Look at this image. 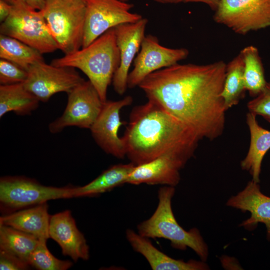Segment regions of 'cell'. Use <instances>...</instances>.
Segmentation results:
<instances>
[{"mask_svg":"<svg viewBox=\"0 0 270 270\" xmlns=\"http://www.w3.org/2000/svg\"><path fill=\"white\" fill-rule=\"evenodd\" d=\"M226 66L222 60L204 65L177 63L150 74L138 86L148 100L162 106L200 140H212L225 126L221 94Z\"/></svg>","mask_w":270,"mask_h":270,"instance_id":"obj_1","label":"cell"},{"mask_svg":"<svg viewBox=\"0 0 270 270\" xmlns=\"http://www.w3.org/2000/svg\"><path fill=\"white\" fill-rule=\"evenodd\" d=\"M122 138L126 156L136 166L172 150L195 152L200 140L194 130L150 100L132 109Z\"/></svg>","mask_w":270,"mask_h":270,"instance_id":"obj_2","label":"cell"},{"mask_svg":"<svg viewBox=\"0 0 270 270\" xmlns=\"http://www.w3.org/2000/svg\"><path fill=\"white\" fill-rule=\"evenodd\" d=\"M120 63V50L113 28L88 46L54 59L51 64L82 71L104 102L108 100V87L112 81Z\"/></svg>","mask_w":270,"mask_h":270,"instance_id":"obj_3","label":"cell"},{"mask_svg":"<svg viewBox=\"0 0 270 270\" xmlns=\"http://www.w3.org/2000/svg\"><path fill=\"white\" fill-rule=\"evenodd\" d=\"M174 193V186H164L159 189L156 208L149 218L138 225V232L148 238L168 240L174 248L184 250L189 248L206 262L208 248L199 230L194 228L186 230L175 218L172 206Z\"/></svg>","mask_w":270,"mask_h":270,"instance_id":"obj_4","label":"cell"},{"mask_svg":"<svg viewBox=\"0 0 270 270\" xmlns=\"http://www.w3.org/2000/svg\"><path fill=\"white\" fill-rule=\"evenodd\" d=\"M42 10L58 50L64 54L82 47L86 0H44Z\"/></svg>","mask_w":270,"mask_h":270,"instance_id":"obj_5","label":"cell"},{"mask_svg":"<svg viewBox=\"0 0 270 270\" xmlns=\"http://www.w3.org/2000/svg\"><path fill=\"white\" fill-rule=\"evenodd\" d=\"M78 187L44 186L22 176H6L0 179V208L8 214L50 200L75 197Z\"/></svg>","mask_w":270,"mask_h":270,"instance_id":"obj_6","label":"cell"},{"mask_svg":"<svg viewBox=\"0 0 270 270\" xmlns=\"http://www.w3.org/2000/svg\"><path fill=\"white\" fill-rule=\"evenodd\" d=\"M10 13L0 26V34L15 38L42 54L58 49L42 10L24 0H14Z\"/></svg>","mask_w":270,"mask_h":270,"instance_id":"obj_7","label":"cell"},{"mask_svg":"<svg viewBox=\"0 0 270 270\" xmlns=\"http://www.w3.org/2000/svg\"><path fill=\"white\" fill-rule=\"evenodd\" d=\"M213 18L239 34L268 28L270 0H221Z\"/></svg>","mask_w":270,"mask_h":270,"instance_id":"obj_8","label":"cell"},{"mask_svg":"<svg viewBox=\"0 0 270 270\" xmlns=\"http://www.w3.org/2000/svg\"><path fill=\"white\" fill-rule=\"evenodd\" d=\"M68 94V102L63 114L48 125V130L52 134L72 126L90 129L104 103L89 80H84Z\"/></svg>","mask_w":270,"mask_h":270,"instance_id":"obj_9","label":"cell"},{"mask_svg":"<svg viewBox=\"0 0 270 270\" xmlns=\"http://www.w3.org/2000/svg\"><path fill=\"white\" fill-rule=\"evenodd\" d=\"M86 16L82 47H85L108 30L142 18L130 12L134 4L121 0H86Z\"/></svg>","mask_w":270,"mask_h":270,"instance_id":"obj_10","label":"cell"},{"mask_svg":"<svg viewBox=\"0 0 270 270\" xmlns=\"http://www.w3.org/2000/svg\"><path fill=\"white\" fill-rule=\"evenodd\" d=\"M84 80L74 68L58 66L42 61L30 66L23 84L40 102H46L57 93L68 94Z\"/></svg>","mask_w":270,"mask_h":270,"instance_id":"obj_11","label":"cell"},{"mask_svg":"<svg viewBox=\"0 0 270 270\" xmlns=\"http://www.w3.org/2000/svg\"><path fill=\"white\" fill-rule=\"evenodd\" d=\"M194 153L186 150H170L148 162L136 166L129 174L126 184L175 187L180 180V170Z\"/></svg>","mask_w":270,"mask_h":270,"instance_id":"obj_12","label":"cell"},{"mask_svg":"<svg viewBox=\"0 0 270 270\" xmlns=\"http://www.w3.org/2000/svg\"><path fill=\"white\" fill-rule=\"evenodd\" d=\"M189 54L185 48H171L162 46L157 37L145 36L139 52L134 60V68L129 73L128 87L138 86L149 74L178 63Z\"/></svg>","mask_w":270,"mask_h":270,"instance_id":"obj_13","label":"cell"},{"mask_svg":"<svg viewBox=\"0 0 270 270\" xmlns=\"http://www.w3.org/2000/svg\"><path fill=\"white\" fill-rule=\"evenodd\" d=\"M132 101L130 96L116 101L107 100L90 128L92 138L100 148L106 154L120 159L126 156L122 138L118 136L119 128L123 124L120 112L122 108L130 105Z\"/></svg>","mask_w":270,"mask_h":270,"instance_id":"obj_14","label":"cell"},{"mask_svg":"<svg viewBox=\"0 0 270 270\" xmlns=\"http://www.w3.org/2000/svg\"><path fill=\"white\" fill-rule=\"evenodd\" d=\"M148 22V20L142 18L136 22L122 24L114 28L120 63L112 82L114 91L120 95L124 94L128 88L130 68L140 50Z\"/></svg>","mask_w":270,"mask_h":270,"instance_id":"obj_15","label":"cell"},{"mask_svg":"<svg viewBox=\"0 0 270 270\" xmlns=\"http://www.w3.org/2000/svg\"><path fill=\"white\" fill-rule=\"evenodd\" d=\"M48 232L50 238L60 245L64 256L70 257L74 262L89 258V246L70 210L50 216Z\"/></svg>","mask_w":270,"mask_h":270,"instance_id":"obj_16","label":"cell"},{"mask_svg":"<svg viewBox=\"0 0 270 270\" xmlns=\"http://www.w3.org/2000/svg\"><path fill=\"white\" fill-rule=\"evenodd\" d=\"M226 205L243 212H250V218L240 226L252 230L258 223H262L266 227L267 238L270 240V197L262 192L259 183L249 181L242 190L228 200Z\"/></svg>","mask_w":270,"mask_h":270,"instance_id":"obj_17","label":"cell"},{"mask_svg":"<svg viewBox=\"0 0 270 270\" xmlns=\"http://www.w3.org/2000/svg\"><path fill=\"white\" fill-rule=\"evenodd\" d=\"M126 239L132 248L143 256L153 270H206L208 265L202 260L184 262L168 256L156 248L149 238L131 229L126 232Z\"/></svg>","mask_w":270,"mask_h":270,"instance_id":"obj_18","label":"cell"},{"mask_svg":"<svg viewBox=\"0 0 270 270\" xmlns=\"http://www.w3.org/2000/svg\"><path fill=\"white\" fill-rule=\"evenodd\" d=\"M50 216L46 202L23 208L0 218V224L32 235L40 240L46 242L50 238Z\"/></svg>","mask_w":270,"mask_h":270,"instance_id":"obj_19","label":"cell"},{"mask_svg":"<svg viewBox=\"0 0 270 270\" xmlns=\"http://www.w3.org/2000/svg\"><path fill=\"white\" fill-rule=\"evenodd\" d=\"M256 116L250 112L246 114L250 144L246 157L240 162V166L243 170L249 172L252 180L260 183L262 160L270 149V130L261 126Z\"/></svg>","mask_w":270,"mask_h":270,"instance_id":"obj_20","label":"cell"},{"mask_svg":"<svg viewBox=\"0 0 270 270\" xmlns=\"http://www.w3.org/2000/svg\"><path fill=\"white\" fill-rule=\"evenodd\" d=\"M40 100L26 89L23 83L0 86V117L9 112L19 116L30 114Z\"/></svg>","mask_w":270,"mask_h":270,"instance_id":"obj_21","label":"cell"},{"mask_svg":"<svg viewBox=\"0 0 270 270\" xmlns=\"http://www.w3.org/2000/svg\"><path fill=\"white\" fill-rule=\"evenodd\" d=\"M136 166L130 162L110 166L90 182L78 187L75 197L98 196L126 184L129 174Z\"/></svg>","mask_w":270,"mask_h":270,"instance_id":"obj_22","label":"cell"},{"mask_svg":"<svg viewBox=\"0 0 270 270\" xmlns=\"http://www.w3.org/2000/svg\"><path fill=\"white\" fill-rule=\"evenodd\" d=\"M40 242L32 235L0 224V250L10 254L28 264L30 258Z\"/></svg>","mask_w":270,"mask_h":270,"instance_id":"obj_23","label":"cell"},{"mask_svg":"<svg viewBox=\"0 0 270 270\" xmlns=\"http://www.w3.org/2000/svg\"><path fill=\"white\" fill-rule=\"evenodd\" d=\"M244 64L240 52L226 66V78L221 94L226 110L244 98L246 88L244 81Z\"/></svg>","mask_w":270,"mask_h":270,"instance_id":"obj_24","label":"cell"},{"mask_svg":"<svg viewBox=\"0 0 270 270\" xmlns=\"http://www.w3.org/2000/svg\"><path fill=\"white\" fill-rule=\"evenodd\" d=\"M41 52L24 42L0 34V58L28 70L34 64L44 61Z\"/></svg>","mask_w":270,"mask_h":270,"instance_id":"obj_25","label":"cell"},{"mask_svg":"<svg viewBox=\"0 0 270 270\" xmlns=\"http://www.w3.org/2000/svg\"><path fill=\"white\" fill-rule=\"evenodd\" d=\"M240 52L244 64L245 87L250 96L254 98L262 91L268 82L262 60L258 49L254 46H246Z\"/></svg>","mask_w":270,"mask_h":270,"instance_id":"obj_26","label":"cell"},{"mask_svg":"<svg viewBox=\"0 0 270 270\" xmlns=\"http://www.w3.org/2000/svg\"><path fill=\"white\" fill-rule=\"evenodd\" d=\"M28 263L39 270H66L73 264L71 261L56 258L48 250L46 242L41 240L32 254Z\"/></svg>","mask_w":270,"mask_h":270,"instance_id":"obj_27","label":"cell"},{"mask_svg":"<svg viewBox=\"0 0 270 270\" xmlns=\"http://www.w3.org/2000/svg\"><path fill=\"white\" fill-rule=\"evenodd\" d=\"M27 76L28 70L12 62L0 58V85L24 83Z\"/></svg>","mask_w":270,"mask_h":270,"instance_id":"obj_28","label":"cell"},{"mask_svg":"<svg viewBox=\"0 0 270 270\" xmlns=\"http://www.w3.org/2000/svg\"><path fill=\"white\" fill-rule=\"evenodd\" d=\"M248 112L256 116H262L270 124V82H268L262 91L247 104Z\"/></svg>","mask_w":270,"mask_h":270,"instance_id":"obj_29","label":"cell"},{"mask_svg":"<svg viewBox=\"0 0 270 270\" xmlns=\"http://www.w3.org/2000/svg\"><path fill=\"white\" fill-rule=\"evenodd\" d=\"M30 266L18 258L5 252L0 250V270H24Z\"/></svg>","mask_w":270,"mask_h":270,"instance_id":"obj_30","label":"cell"},{"mask_svg":"<svg viewBox=\"0 0 270 270\" xmlns=\"http://www.w3.org/2000/svg\"><path fill=\"white\" fill-rule=\"evenodd\" d=\"M12 5L4 1V0H0V22H4L9 16Z\"/></svg>","mask_w":270,"mask_h":270,"instance_id":"obj_31","label":"cell"},{"mask_svg":"<svg viewBox=\"0 0 270 270\" xmlns=\"http://www.w3.org/2000/svg\"><path fill=\"white\" fill-rule=\"evenodd\" d=\"M221 0H183L184 2H200L208 5L212 10H216Z\"/></svg>","mask_w":270,"mask_h":270,"instance_id":"obj_32","label":"cell"},{"mask_svg":"<svg viewBox=\"0 0 270 270\" xmlns=\"http://www.w3.org/2000/svg\"><path fill=\"white\" fill-rule=\"evenodd\" d=\"M26 2L33 8L36 10H42L44 8V0H24Z\"/></svg>","mask_w":270,"mask_h":270,"instance_id":"obj_33","label":"cell"},{"mask_svg":"<svg viewBox=\"0 0 270 270\" xmlns=\"http://www.w3.org/2000/svg\"><path fill=\"white\" fill-rule=\"evenodd\" d=\"M162 4H178L183 2V0H154Z\"/></svg>","mask_w":270,"mask_h":270,"instance_id":"obj_34","label":"cell"},{"mask_svg":"<svg viewBox=\"0 0 270 270\" xmlns=\"http://www.w3.org/2000/svg\"><path fill=\"white\" fill-rule=\"evenodd\" d=\"M4 1L10 4H12L14 0H4Z\"/></svg>","mask_w":270,"mask_h":270,"instance_id":"obj_35","label":"cell"},{"mask_svg":"<svg viewBox=\"0 0 270 270\" xmlns=\"http://www.w3.org/2000/svg\"><path fill=\"white\" fill-rule=\"evenodd\" d=\"M121 0L124 1V2H128V0Z\"/></svg>","mask_w":270,"mask_h":270,"instance_id":"obj_36","label":"cell"}]
</instances>
